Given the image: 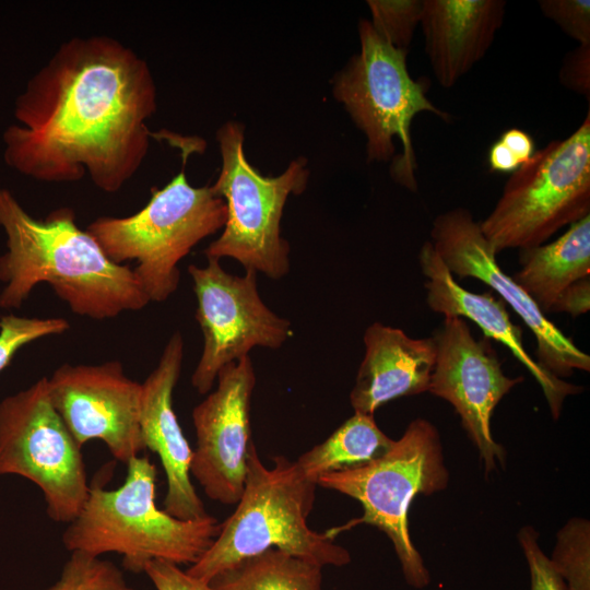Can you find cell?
I'll use <instances>...</instances> for the list:
<instances>
[{"mask_svg":"<svg viewBox=\"0 0 590 590\" xmlns=\"http://www.w3.org/2000/svg\"><path fill=\"white\" fill-rule=\"evenodd\" d=\"M157 108L148 62L105 35L63 42L17 96V123L3 132L8 166L43 182L88 176L119 191L139 170Z\"/></svg>","mask_w":590,"mask_h":590,"instance_id":"6da1fadb","label":"cell"},{"mask_svg":"<svg viewBox=\"0 0 590 590\" xmlns=\"http://www.w3.org/2000/svg\"><path fill=\"white\" fill-rule=\"evenodd\" d=\"M0 227L8 251L0 257V307L19 308L39 283H48L71 311L95 320L145 307L150 299L132 269L110 260L60 206L34 219L0 187Z\"/></svg>","mask_w":590,"mask_h":590,"instance_id":"7a4b0ae2","label":"cell"},{"mask_svg":"<svg viewBox=\"0 0 590 590\" xmlns=\"http://www.w3.org/2000/svg\"><path fill=\"white\" fill-rule=\"evenodd\" d=\"M268 469L253 441L247 457V476L235 511L221 524L211 546L186 570L210 583L220 573L246 557L278 548L322 568L351 562L346 548L327 532L307 524L317 484L299 472L295 461L273 457Z\"/></svg>","mask_w":590,"mask_h":590,"instance_id":"3957f363","label":"cell"},{"mask_svg":"<svg viewBox=\"0 0 590 590\" xmlns=\"http://www.w3.org/2000/svg\"><path fill=\"white\" fill-rule=\"evenodd\" d=\"M122 485L104 489L90 485L79 515L62 533L69 552L93 557L106 553L122 555V567L141 573L151 560L176 565L194 564L220 532L221 524L210 515L181 520L156 505V467L149 457H133L127 463Z\"/></svg>","mask_w":590,"mask_h":590,"instance_id":"277c9868","label":"cell"},{"mask_svg":"<svg viewBox=\"0 0 590 590\" xmlns=\"http://www.w3.org/2000/svg\"><path fill=\"white\" fill-rule=\"evenodd\" d=\"M180 172L162 189L152 188L149 202L137 213L101 216L90 223L92 235L110 260L137 261L132 269L150 302H165L178 287V263L202 239L226 222V203L211 186L193 187Z\"/></svg>","mask_w":590,"mask_h":590,"instance_id":"5b68a950","label":"cell"},{"mask_svg":"<svg viewBox=\"0 0 590 590\" xmlns=\"http://www.w3.org/2000/svg\"><path fill=\"white\" fill-rule=\"evenodd\" d=\"M358 36L359 51L333 78V96L365 134L367 161H391L392 179L416 192L412 121L421 113L444 120L450 116L436 107L423 85L409 74L408 49L385 40L369 20L358 22Z\"/></svg>","mask_w":590,"mask_h":590,"instance_id":"8992f818","label":"cell"},{"mask_svg":"<svg viewBox=\"0 0 590 590\" xmlns=\"http://www.w3.org/2000/svg\"><path fill=\"white\" fill-rule=\"evenodd\" d=\"M448 482L438 429L425 418H415L380 459L318 480V485L357 500L363 508L359 518L326 532L335 539L357 524L376 527L390 539L406 583L423 589L430 575L412 542L409 509L417 495L441 492Z\"/></svg>","mask_w":590,"mask_h":590,"instance_id":"52a82bcc","label":"cell"},{"mask_svg":"<svg viewBox=\"0 0 590 590\" xmlns=\"http://www.w3.org/2000/svg\"><path fill=\"white\" fill-rule=\"evenodd\" d=\"M590 215V110L567 138L554 140L511 173L491 213L480 222L495 252L545 244Z\"/></svg>","mask_w":590,"mask_h":590,"instance_id":"ba28073f","label":"cell"},{"mask_svg":"<svg viewBox=\"0 0 590 590\" xmlns=\"http://www.w3.org/2000/svg\"><path fill=\"white\" fill-rule=\"evenodd\" d=\"M244 132L235 120L216 131L222 166L211 188L226 203V222L204 255L235 259L245 270L279 280L290 271V245L280 228L283 210L290 194L305 191L310 173L298 157L276 177L261 175L246 158Z\"/></svg>","mask_w":590,"mask_h":590,"instance_id":"9c48e42d","label":"cell"},{"mask_svg":"<svg viewBox=\"0 0 590 590\" xmlns=\"http://www.w3.org/2000/svg\"><path fill=\"white\" fill-rule=\"evenodd\" d=\"M37 485L47 516L70 523L90 492L82 448L54 408L42 377L0 402V475Z\"/></svg>","mask_w":590,"mask_h":590,"instance_id":"30bf717a","label":"cell"},{"mask_svg":"<svg viewBox=\"0 0 590 590\" xmlns=\"http://www.w3.org/2000/svg\"><path fill=\"white\" fill-rule=\"evenodd\" d=\"M190 264L197 297L196 319L203 335L201 357L191 376L192 387L209 393L225 365L249 356L255 347L280 349L293 334L291 322L278 316L261 299L257 272H226L220 260Z\"/></svg>","mask_w":590,"mask_h":590,"instance_id":"8fae6325","label":"cell"},{"mask_svg":"<svg viewBox=\"0 0 590 590\" xmlns=\"http://www.w3.org/2000/svg\"><path fill=\"white\" fill-rule=\"evenodd\" d=\"M432 338L436 358L428 392L455 408L489 474L506 461L505 448L492 434L493 412L523 377L505 375L491 340L475 339L463 318H445Z\"/></svg>","mask_w":590,"mask_h":590,"instance_id":"7c38bea8","label":"cell"},{"mask_svg":"<svg viewBox=\"0 0 590 590\" xmlns=\"http://www.w3.org/2000/svg\"><path fill=\"white\" fill-rule=\"evenodd\" d=\"M430 243L452 276L473 278L496 292L536 340V362L557 378L590 371V356L565 335L526 291L503 271L480 222L464 208L440 213L433 221Z\"/></svg>","mask_w":590,"mask_h":590,"instance_id":"4fadbf2b","label":"cell"},{"mask_svg":"<svg viewBox=\"0 0 590 590\" xmlns=\"http://www.w3.org/2000/svg\"><path fill=\"white\" fill-rule=\"evenodd\" d=\"M47 385L54 408L81 448L102 440L122 463L145 449L140 427L142 384L127 377L120 362L66 363Z\"/></svg>","mask_w":590,"mask_h":590,"instance_id":"5bb4252c","label":"cell"},{"mask_svg":"<svg viewBox=\"0 0 590 590\" xmlns=\"http://www.w3.org/2000/svg\"><path fill=\"white\" fill-rule=\"evenodd\" d=\"M216 381V389L192 411L196 449L190 473L210 499L233 505L244 491L252 442L249 413L256 374L251 358L225 365Z\"/></svg>","mask_w":590,"mask_h":590,"instance_id":"9a60e30c","label":"cell"},{"mask_svg":"<svg viewBox=\"0 0 590 590\" xmlns=\"http://www.w3.org/2000/svg\"><path fill=\"white\" fill-rule=\"evenodd\" d=\"M184 359V339L176 331L166 343L157 366L142 384L140 427L144 447L155 452L167 480L164 510L181 520L209 516L190 480L193 450L173 406V392Z\"/></svg>","mask_w":590,"mask_h":590,"instance_id":"2e32d148","label":"cell"},{"mask_svg":"<svg viewBox=\"0 0 590 590\" xmlns=\"http://www.w3.org/2000/svg\"><path fill=\"white\" fill-rule=\"evenodd\" d=\"M418 262L425 276L427 306L445 318L460 317L473 321L486 339L506 346L538 381L552 417L557 420L565 399L579 393L582 388L557 378L541 367L526 351L522 330L511 321L506 304L500 298L496 299L491 292L473 293L459 285L430 240L421 247Z\"/></svg>","mask_w":590,"mask_h":590,"instance_id":"e0dca14e","label":"cell"},{"mask_svg":"<svg viewBox=\"0 0 590 590\" xmlns=\"http://www.w3.org/2000/svg\"><path fill=\"white\" fill-rule=\"evenodd\" d=\"M505 0H423L420 25L438 83L453 86L489 50L503 25Z\"/></svg>","mask_w":590,"mask_h":590,"instance_id":"ac0fdd59","label":"cell"},{"mask_svg":"<svg viewBox=\"0 0 590 590\" xmlns=\"http://www.w3.org/2000/svg\"><path fill=\"white\" fill-rule=\"evenodd\" d=\"M365 353L350 393L354 412L374 415L385 403L428 391L435 365L433 338L374 322L363 337Z\"/></svg>","mask_w":590,"mask_h":590,"instance_id":"d6986e66","label":"cell"},{"mask_svg":"<svg viewBox=\"0 0 590 590\" xmlns=\"http://www.w3.org/2000/svg\"><path fill=\"white\" fill-rule=\"evenodd\" d=\"M512 279L543 314L575 282L590 276V215L569 225L556 240L520 250Z\"/></svg>","mask_w":590,"mask_h":590,"instance_id":"ffe728a7","label":"cell"},{"mask_svg":"<svg viewBox=\"0 0 590 590\" xmlns=\"http://www.w3.org/2000/svg\"><path fill=\"white\" fill-rule=\"evenodd\" d=\"M393 444L394 440L378 427L374 415L354 412L295 463L304 477L317 484L323 475L370 464L384 457Z\"/></svg>","mask_w":590,"mask_h":590,"instance_id":"44dd1931","label":"cell"},{"mask_svg":"<svg viewBox=\"0 0 590 590\" xmlns=\"http://www.w3.org/2000/svg\"><path fill=\"white\" fill-rule=\"evenodd\" d=\"M210 585L215 590H322V567L272 547L234 564Z\"/></svg>","mask_w":590,"mask_h":590,"instance_id":"7402d4cb","label":"cell"},{"mask_svg":"<svg viewBox=\"0 0 590 590\" xmlns=\"http://www.w3.org/2000/svg\"><path fill=\"white\" fill-rule=\"evenodd\" d=\"M567 590H590V522L569 519L557 532L550 557Z\"/></svg>","mask_w":590,"mask_h":590,"instance_id":"603a6c76","label":"cell"},{"mask_svg":"<svg viewBox=\"0 0 590 590\" xmlns=\"http://www.w3.org/2000/svg\"><path fill=\"white\" fill-rule=\"evenodd\" d=\"M45 590H134L111 562L71 552L59 578Z\"/></svg>","mask_w":590,"mask_h":590,"instance_id":"cb8c5ba5","label":"cell"},{"mask_svg":"<svg viewBox=\"0 0 590 590\" xmlns=\"http://www.w3.org/2000/svg\"><path fill=\"white\" fill-rule=\"evenodd\" d=\"M370 24L379 36L399 49H408L420 25L423 0H367Z\"/></svg>","mask_w":590,"mask_h":590,"instance_id":"d4e9b609","label":"cell"},{"mask_svg":"<svg viewBox=\"0 0 590 590\" xmlns=\"http://www.w3.org/2000/svg\"><path fill=\"white\" fill-rule=\"evenodd\" d=\"M70 328L63 318H27L7 315L0 319V371L25 344L44 337L61 334Z\"/></svg>","mask_w":590,"mask_h":590,"instance_id":"484cf974","label":"cell"},{"mask_svg":"<svg viewBox=\"0 0 590 590\" xmlns=\"http://www.w3.org/2000/svg\"><path fill=\"white\" fill-rule=\"evenodd\" d=\"M542 14L578 45H590L589 0H540Z\"/></svg>","mask_w":590,"mask_h":590,"instance_id":"4316f807","label":"cell"},{"mask_svg":"<svg viewBox=\"0 0 590 590\" xmlns=\"http://www.w3.org/2000/svg\"><path fill=\"white\" fill-rule=\"evenodd\" d=\"M517 536L529 567L530 590H567L564 579L538 543L539 532L526 526Z\"/></svg>","mask_w":590,"mask_h":590,"instance_id":"83f0119b","label":"cell"},{"mask_svg":"<svg viewBox=\"0 0 590 590\" xmlns=\"http://www.w3.org/2000/svg\"><path fill=\"white\" fill-rule=\"evenodd\" d=\"M558 79L567 90L590 99V45H578L566 54Z\"/></svg>","mask_w":590,"mask_h":590,"instance_id":"f1b7e54d","label":"cell"},{"mask_svg":"<svg viewBox=\"0 0 590 590\" xmlns=\"http://www.w3.org/2000/svg\"><path fill=\"white\" fill-rule=\"evenodd\" d=\"M143 571L156 590H215L210 583L190 576L170 562L151 560Z\"/></svg>","mask_w":590,"mask_h":590,"instance_id":"f546056e","label":"cell"},{"mask_svg":"<svg viewBox=\"0 0 590 590\" xmlns=\"http://www.w3.org/2000/svg\"><path fill=\"white\" fill-rule=\"evenodd\" d=\"M590 309V278L571 284L555 302L550 312H566L573 317L587 314Z\"/></svg>","mask_w":590,"mask_h":590,"instance_id":"4dcf8cb0","label":"cell"},{"mask_svg":"<svg viewBox=\"0 0 590 590\" xmlns=\"http://www.w3.org/2000/svg\"><path fill=\"white\" fill-rule=\"evenodd\" d=\"M499 141L516 157L520 166L527 163L535 152L531 135L518 128H511L505 131Z\"/></svg>","mask_w":590,"mask_h":590,"instance_id":"1f68e13d","label":"cell"},{"mask_svg":"<svg viewBox=\"0 0 590 590\" xmlns=\"http://www.w3.org/2000/svg\"><path fill=\"white\" fill-rule=\"evenodd\" d=\"M488 165L492 172L498 173H514L520 167L516 157L499 140L489 149Z\"/></svg>","mask_w":590,"mask_h":590,"instance_id":"d6a6232c","label":"cell"}]
</instances>
